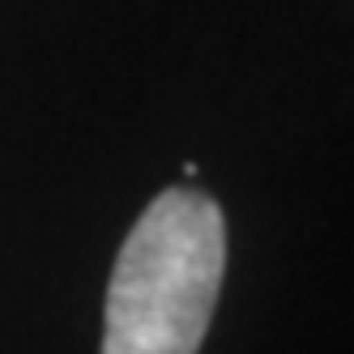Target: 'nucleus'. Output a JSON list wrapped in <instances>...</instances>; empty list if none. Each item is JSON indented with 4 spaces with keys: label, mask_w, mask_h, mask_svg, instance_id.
I'll list each match as a JSON object with an SVG mask.
<instances>
[{
    "label": "nucleus",
    "mask_w": 354,
    "mask_h": 354,
    "mask_svg": "<svg viewBox=\"0 0 354 354\" xmlns=\"http://www.w3.org/2000/svg\"><path fill=\"white\" fill-rule=\"evenodd\" d=\"M222 269L218 201L196 188L154 196L111 269L103 354H196L218 308Z\"/></svg>",
    "instance_id": "f257e3e1"
}]
</instances>
